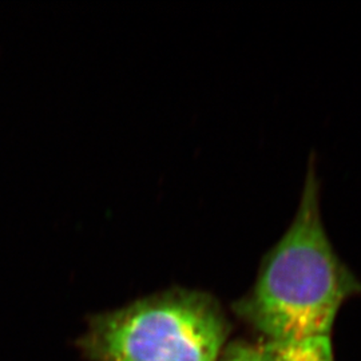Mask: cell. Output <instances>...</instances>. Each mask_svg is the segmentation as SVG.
I'll return each instance as SVG.
<instances>
[{
  "mask_svg": "<svg viewBox=\"0 0 361 361\" xmlns=\"http://www.w3.org/2000/svg\"><path fill=\"white\" fill-rule=\"evenodd\" d=\"M360 296V279L325 229L312 154L295 219L262 258L252 290L233 310L262 340L296 341L332 337L343 307Z\"/></svg>",
  "mask_w": 361,
  "mask_h": 361,
  "instance_id": "6da1fadb",
  "label": "cell"
},
{
  "mask_svg": "<svg viewBox=\"0 0 361 361\" xmlns=\"http://www.w3.org/2000/svg\"><path fill=\"white\" fill-rule=\"evenodd\" d=\"M228 335L216 298L176 288L94 316L79 348L91 361H219Z\"/></svg>",
  "mask_w": 361,
  "mask_h": 361,
  "instance_id": "7a4b0ae2",
  "label": "cell"
},
{
  "mask_svg": "<svg viewBox=\"0 0 361 361\" xmlns=\"http://www.w3.org/2000/svg\"><path fill=\"white\" fill-rule=\"evenodd\" d=\"M219 361H336L332 337L296 341H238L224 349Z\"/></svg>",
  "mask_w": 361,
  "mask_h": 361,
  "instance_id": "3957f363",
  "label": "cell"
}]
</instances>
